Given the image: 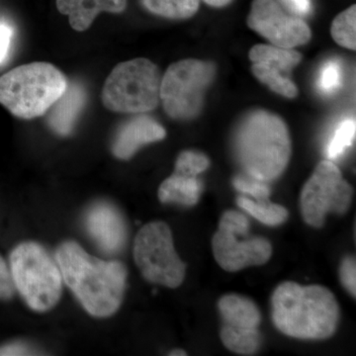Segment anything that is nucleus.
I'll use <instances>...</instances> for the list:
<instances>
[{
  "instance_id": "obj_1",
  "label": "nucleus",
  "mask_w": 356,
  "mask_h": 356,
  "mask_svg": "<svg viewBox=\"0 0 356 356\" xmlns=\"http://www.w3.org/2000/svg\"><path fill=\"white\" fill-rule=\"evenodd\" d=\"M56 261L63 280L88 313L106 318L118 311L127 280V270L121 262L92 257L74 242L62 243Z\"/></svg>"
},
{
  "instance_id": "obj_2",
  "label": "nucleus",
  "mask_w": 356,
  "mask_h": 356,
  "mask_svg": "<svg viewBox=\"0 0 356 356\" xmlns=\"http://www.w3.org/2000/svg\"><path fill=\"white\" fill-rule=\"evenodd\" d=\"M271 318L278 331L299 339H325L334 336L339 307L331 290L322 285H300L286 281L274 290Z\"/></svg>"
},
{
  "instance_id": "obj_3",
  "label": "nucleus",
  "mask_w": 356,
  "mask_h": 356,
  "mask_svg": "<svg viewBox=\"0 0 356 356\" xmlns=\"http://www.w3.org/2000/svg\"><path fill=\"white\" fill-rule=\"evenodd\" d=\"M236 161L248 177L264 182L277 179L291 156V139L285 122L266 110L250 112L234 137Z\"/></svg>"
},
{
  "instance_id": "obj_4",
  "label": "nucleus",
  "mask_w": 356,
  "mask_h": 356,
  "mask_svg": "<svg viewBox=\"0 0 356 356\" xmlns=\"http://www.w3.org/2000/svg\"><path fill=\"white\" fill-rule=\"evenodd\" d=\"M67 84V76L49 63L20 65L0 76V104L18 118H37L49 111Z\"/></svg>"
},
{
  "instance_id": "obj_5",
  "label": "nucleus",
  "mask_w": 356,
  "mask_h": 356,
  "mask_svg": "<svg viewBox=\"0 0 356 356\" xmlns=\"http://www.w3.org/2000/svg\"><path fill=\"white\" fill-rule=\"evenodd\" d=\"M9 268L15 289L32 310L47 312L56 306L64 280L57 261L41 245H18L11 252Z\"/></svg>"
},
{
  "instance_id": "obj_6",
  "label": "nucleus",
  "mask_w": 356,
  "mask_h": 356,
  "mask_svg": "<svg viewBox=\"0 0 356 356\" xmlns=\"http://www.w3.org/2000/svg\"><path fill=\"white\" fill-rule=\"evenodd\" d=\"M161 74L158 65L145 58L117 65L105 81L103 105L117 113L153 111L161 102Z\"/></svg>"
},
{
  "instance_id": "obj_7",
  "label": "nucleus",
  "mask_w": 356,
  "mask_h": 356,
  "mask_svg": "<svg viewBox=\"0 0 356 356\" xmlns=\"http://www.w3.org/2000/svg\"><path fill=\"white\" fill-rule=\"evenodd\" d=\"M216 65L187 58L170 65L161 76V102L170 118L191 120L202 110L206 91L216 77Z\"/></svg>"
},
{
  "instance_id": "obj_8",
  "label": "nucleus",
  "mask_w": 356,
  "mask_h": 356,
  "mask_svg": "<svg viewBox=\"0 0 356 356\" xmlns=\"http://www.w3.org/2000/svg\"><path fill=\"white\" fill-rule=\"evenodd\" d=\"M134 259L147 281L168 288L179 287L186 266L175 252L172 231L165 222H149L134 243Z\"/></svg>"
},
{
  "instance_id": "obj_9",
  "label": "nucleus",
  "mask_w": 356,
  "mask_h": 356,
  "mask_svg": "<svg viewBox=\"0 0 356 356\" xmlns=\"http://www.w3.org/2000/svg\"><path fill=\"white\" fill-rule=\"evenodd\" d=\"M250 221L245 215L228 210L220 219L212 238V250L217 264L228 273H236L250 266H262L270 259L273 245L262 236L238 238L248 232Z\"/></svg>"
},
{
  "instance_id": "obj_10",
  "label": "nucleus",
  "mask_w": 356,
  "mask_h": 356,
  "mask_svg": "<svg viewBox=\"0 0 356 356\" xmlns=\"http://www.w3.org/2000/svg\"><path fill=\"white\" fill-rule=\"evenodd\" d=\"M353 194V187L337 165L329 159L321 161L302 189L300 207L304 221L314 228H321L330 213L346 214Z\"/></svg>"
},
{
  "instance_id": "obj_11",
  "label": "nucleus",
  "mask_w": 356,
  "mask_h": 356,
  "mask_svg": "<svg viewBox=\"0 0 356 356\" xmlns=\"http://www.w3.org/2000/svg\"><path fill=\"white\" fill-rule=\"evenodd\" d=\"M248 25L280 48L294 49L308 43L312 38L310 27L305 21L285 13L276 0H254Z\"/></svg>"
},
{
  "instance_id": "obj_12",
  "label": "nucleus",
  "mask_w": 356,
  "mask_h": 356,
  "mask_svg": "<svg viewBox=\"0 0 356 356\" xmlns=\"http://www.w3.org/2000/svg\"><path fill=\"white\" fill-rule=\"evenodd\" d=\"M248 57L252 63V74L259 81L277 95L296 97L298 89L288 76L301 63L303 57L299 51L259 44L250 49Z\"/></svg>"
},
{
  "instance_id": "obj_13",
  "label": "nucleus",
  "mask_w": 356,
  "mask_h": 356,
  "mask_svg": "<svg viewBox=\"0 0 356 356\" xmlns=\"http://www.w3.org/2000/svg\"><path fill=\"white\" fill-rule=\"evenodd\" d=\"M86 226L89 235L106 254L120 252L127 241L125 221L111 204L102 202L93 205L86 214Z\"/></svg>"
},
{
  "instance_id": "obj_14",
  "label": "nucleus",
  "mask_w": 356,
  "mask_h": 356,
  "mask_svg": "<svg viewBox=\"0 0 356 356\" xmlns=\"http://www.w3.org/2000/svg\"><path fill=\"white\" fill-rule=\"evenodd\" d=\"M165 128L151 116L136 114L119 128L115 136L112 152L117 159L128 161L140 147L165 139Z\"/></svg>"
},
{
  "instance_id": "obj_15",
  "label": "nucleus",
  "mask_w": 356,
  "mask_h": 356,
  "mask_svg": "<svg viewBox=\"0 0 356 356\" xmlns=\"http://www.w3.org/2000/svg\"><path fill=\"white\" fill-rule=\"evenodd\" d=\"M86 102V90L81 83L69 81L63 95L49 109L51 130L60 136H69L74 130Z\"/></svg>"
},
{
  "instance_id": "obj_16",
  "label": "nucleus",
  "mask_w": 356,
  "mask_h": 356,
  "mask_svg": "<svg viewBox=\"0 0 356 356\" xmlns=\"http://www.w3.org/2000/svg\"><path fill=\"white\" fill-rule=\"evenodd\" d=\"M56 3L60 13L69 16L72 29L83 32L102 13H124L128 0H57Z\"/></svg>"
},
{
  "instance_id": "obj_17",
  "label": "nucleus",
  "mask_w": 356,
  "mask_h": 356,
  "mask_svg": "<svg viewBox=\"0 0 356 356\" xmlns=\"http://www.w3.org/2000/svg\"><path fill=\"white\" fill-rule=\"evenodd\" d=\"M224 324L240 330H257L261 312L252 300L238 294H227L218 302Z\"/></svg>"
},
{
  "instance_id": "obj_18",
  "label": "nucleus",
  "mask_w": 356,
  "mask_h": 356,
  "mask_svg": "<svg viewBox=\"0 0 356 356\" xmlns=\"http://www.w3.org/2000/svg\"><path fill=\"white\" fill-rule=\"evenodd\" d=\"M203 185L195 175L173 172L159 188V199L163 203L194 206L202 194Z\"/></svg>"
},
{
  "instance_id": "obj_19",
  "label": "nucleus",
  "mask_w": 356,
  "mask_h": 356,
  "mask_svg": "<svg viewBox=\"0 0 356 356\" xmlns=\"http://www.w3.org/2000/svg\"><path fill=\"white\" fill-rule=\"evenodd\" d=\"M201 0H140L143 7L154 15L172 20L193 17Z\"/></svg>"
},
{
  "instance_id": "obj_20",
  "label": "nucleus",
  "mask_w": 356,
  "mask_h": 356,
  "mask_svg": "<svg viewBox=\"0 0 356 356\" xmlns=\"http://www.w3.org/2000/svg\"><path fill=\"white\" fill-rule=\"evenodd\" d=\"M236 204L250 216L269 227L280 226L289 216L286 208L280 204L271 203L269 200L254 201L245 196H240L236 199Z\"/></svg>"
},
{
  "instance_id": "obj_21",
  "label": "nucleus",
  "mask_w": 356,
  "mask_h": 356,
  "mask_svg": "<svg viewBox=\"0 0 356 356\" xmlns=\"http://www.w3.org/2000/svg\"><path fill=\"white\" fill-rule=\"evenodd\" d=\"M220 337L229 350L238 355H254L261 346L259 330H240L224 325L220 332Z\"/></svg>"
},
{
  "instance_id": "obj_22",
  "label": "nucleus",
  "mask_w": 356,
  "mask_h": 356,
  "mask_svg": "<svg viewBox=\"0 0 356 356\" xmlns=\"http://www.w3.org/2000/svg\"><path fill=\"white\" fill-rule=\"evenodd\" d=\"M332 36L343 48H356V6L355 4L339 13L332 21Z\"/></svg>"
},
{
  "instance_id": "obj_23",
  "label": "nucleus",
  "mask_w": 356,
  "mask_h": 356,
  "mask_svg": "<svg viewBox=\"0 0 356 356\" xmlns=\"http://www.w3.org/2000/svg\"><path fill=\"white\" fill-rule=\"evenodd\" d=\"M356 124L355 119H346L337 125L336 131L327 147V156L330 159L341 158L346 149L351 147L355 138Z\"/></svg>"
},
{
  "instance_id": "obj_24",
  "label": "nucleus",
  "mask_w": 356,
  "mask_h": 356,
  "mask_svg": "<svg viewBox=\"0 0 356 356\" xmlns=\"http://www.w3.org/2000/svg\"><path fill=\"white\" fill-rule=\"evenodd\" d=\"M343 83V70L336 60H329L323 65L318 76V86L325 95L336 93Z\"/></svg>"
},
{
  "instance_id": "obj_25",
  "label": "nucleus",
  "mask_w": 356,
  "mask_h": 356,
  "mask_svg": "<svg viewBox=\"0 0 356 356\" xmlns=\"http://www.w3.org/2000/svg\"><path fill=\"white\" fill-rule=\"evenodd\" d=\"M209 165V159L205 154L196 151H184L178 156L175 170L198 177L205 172Z\"/></svg>"
},
{
  "instance_id": "obj_26",
  "label": "nucleus",
  "mask_w": 356,
  "mask_h": 356,
  "mask_svg": "<svg viewBox=\"0 0 356 356\" xmlns=\"http://www.w3.org/2000/svg\"><path fill=\"white\" fill-rule=\"evenodd\" d=\"M234 187L245 195L252 196L255 201H267L270 196V187L267 185V182L261 180L255 179L254 177L248 175H238L233 180Z\"/></svg>"
},
{
  "instance_id": "obj_27",
  "label": "nucleus",
  "mask_w": 356,
  "mask_h": 356,
  "mask_svg": "<svg viewBox=\"0 0 356 356\" xmlns=\"http://www.w3.org/2000/svg\"><path fill=\"white\" fill-rule=\"evenodd\" d=\"M341 284L351 296H356V264L353 257H348L341 261L339 267Z\"/></svg>"
},
{
  "instance_id": "obj_28",
  "label": "nucleus",
  "mask_w": 356,
  "mask_h": 356,
  "mask_svg": "<svg viewBox=\"0 0 356 356\" xmlns=\"http://www.w3.org/2000/svg\"><path fill=\"white\" fill-rule=\"evenodd\" d=\"M14 291H15V286H14L10 268L0 257V300L13 298Z\"/></svg>"
},
{
  "instance_id": "obj_29",
  "label": "nucleus",
  "mask_w": 356,
  "mask_h": 356,
  "mask_svg": "<svg viewBox=\"0 0 356 356\" xmlns=\"http://www.w3.org/2000/svg\"><path fill=\"white\" fill-rule=\"evenodd\" d=\"M13 37V28L6 23H0V64H2L8 56Z\"/></svg>"
},
{
  "instance_id": "obj_30",
  "label": "nucleus",
  "mask_w": 356,
  "mask_h": 356,
  "mask_svg": "<svg viewBox=\"0 0 356 356\" xmlns=\"http://www.w3.org/2000/svg\"><path fill=\"white\" fill-rule=\"evenodd\" d=\"M283 6H286L288 10L291 11L293 15L302 16L309 15L312 13V0H280Z\"/></svg>"
},
{
  "instance_id": "obj_31",
  "label": "nucleus",
  "mask_w": 356,
  "mask_h": 356,
  "mask_svg": "<svg viewBox=\"0 0 356 356\" xmlns=\"http://www.w3.org/2000/svg\"><path fill=\"white\" fill-rule=\"evenodd\" d=\"M33 351L22 343H11L0 348V355H30Z\"/></svg>"
},
{
  "instance_id": "obj_32",
  "label": "nucleus",
  "mask_w": 356,
  "mask_h": 356,
  "mask_svg": "<svg viewBox=\"0 0 356 356\" xmlns=\"http://www.w3.org/2000/svg\"><path fill=\"white\" fill-rule=\"evenodd\" d=\"M203 1L208 6L221 8V7L229 6L234 0H203Z\"/></svg>"
},
{
  "instance_id": "obj_33",
  "label": "nucleus",
  "mask_w": 356,
  "mask_h": 356,
  "mask_svg": "<svg viewBox=\"0 0 356 356\" xmlns=\"http://www.w3.org/2000/svg\"><path fill=\"white\" fill-rule=\"evenodd\" d=\"M170 355L172 356H185L187 355L186 351L182 350H175L170 351Z\"/></svg>"
}]
</instances>
